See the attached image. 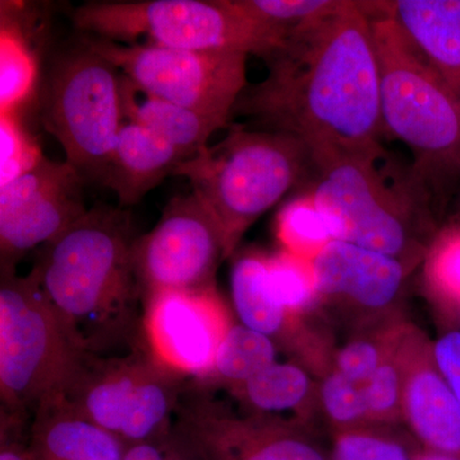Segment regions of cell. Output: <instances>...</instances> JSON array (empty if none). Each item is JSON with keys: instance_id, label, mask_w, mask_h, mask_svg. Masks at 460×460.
Wrapping results in <instances>:
<instances>
[{"instance_id": "cell-15", "label": "cell", "mask_w": 460, "mask_h": 460, "mask_svg": "<svg viewBox=\"0 0 460 460\" xmlns=\"http://www.w3.org/2000/svg\"><path fill=\"white\" fill-rule=\"evenodd\" d=\"M317 305L365 320L389 313L401 298L410 266L395 257L334 241L314 261Z\"/></svg>"}, {"instance_id": "cell-13", "label": "cell", "mask_w": 460, "mask_h": 460, "mask_svg": "<svg viewBox=\"0 0 460 460\" xmlns=\"http://www.w3.org/2000/svg\"><path fill=\"white\" fill-rule=\"evenodd\" d=\"M233 321L217 287L164 290L144 299L140 341L165 370L206 383Z\"/></svg>"}, {"instance_id": "cell-14", "label": "cell", "mask_w": 460, "mask_h": 460, "mask_svg": "<svg viewBox=\"0 0 460 460\" xmlns=\"http://www.w3.org/2000/svg\"><path fill=\"white\" fill-rule=\"evenodd\" d=\"M86 180L69 163L44 157L32 171L0 187L2 275L18 260L59 237L87 213Z\"/></svg>"}, {"instance_id": "cell-26", "label": "cell", "mask_w": 460, "mask_h": 460, "mask_svg": "<svg viewBox=\"0 0 460 460\" xmlns=\"http://www.w3.org/2000/svg\"><path fill=\"white\" fill-rule=\"evenodd\" d=\"M275 233L280 250L311 262L335 241L311 192L296 196L283 205L277 215Z\"/></svg>"}, {"instance_id": "cell-8", "label": "cell", "mask_w": 460, "mask_h": 460, "mask_svg": "<svg viewBox=\"0 0 460 460\" xmlns=\"http://www.w3.org/2000/svg\"><path fill=\"white\" fill-rule=\"evenodd\" d=\"M41 122L87 181H102L124 119L122 74L81 39L51 60Z\"/></svg>"}, {"instance_id": "cell-29", "label": "cell", "mask_w": 460, "mask_h": 460, "mask_svg": "<svg viewBox=\"0 0 460 460\" xmlns=\"http://www.w3.org/2000/svg\"><path fill=\"white\" fill-rule=\"evenodd\" d=\"M317 402L334 432L370 425L362 384L354 383L332 368L317 386Z\"/></svg>"}, {"instance_id": "cell-18", "label": "cell", "mask_w": 460, "mask_h": 460, "mask_svg": "<svg viewBox=\"0 0 460 460\" xmlns=\"http://www.w3.org/2000/svg\"><path fill=\"white\" fill-rule=\"evenodd\" d=\"M187 157L141 124L124 122L100 183L119 201L120 208L138 204L150 190Z\"/></svg>"}, {"instance_id": "cell-30", "label": "cell", "mask_w": 460, "mask_h": 460, "mask_svg": "<svg viewBox=\"0 0 460 460\" xmlns=\"http://www.w3.org/2000/svg\"><path fill=\"white\" fill-rule=\"evenodd\" d=\"M44 157L17 113L0 114V187L32 171Z\"/></svg>"}, {"instance_id": "cell-17", "label": "cell", "mask_w": 460, "mask_h": 460, "mask_svg": "<svg viewBox=\"0 0 460 460\" xmlns=\"http://www.w3.org/2000/svg\"><path fill=\"white\" fill-rule=\"evenodd\" d=\"M29 426L27 445L35 460H124L127 445L63 396L42 402Z\"/></svg>"}, {"instance_id": "cell-21", "label": "cell", "mask_w": 460, "mask_h": 460, "mask_svg": "<svg viewBox=\"0 0 460 460\" xmlns=\"http://www.w3.org/2000/svg\"><path fill=\"white\" fill-rule=\"evenodd\" d=\"M25 3L2 2L0 17V114L18 113L35 93L39 56Z\"/></svg>"}, {"instance_id": "cell-37", "label": "cell", "mask_w": 460, "mask_h": 460, "mask_svg": "<svg viewBox=\"0 0 460 460\" xmlns=\"http://www.w3.org/2000/svg\"><path fill=\"white\" fill-rule=\"evenodd\" d=\"M458 310H459L458 316H459V326H460V305H459V307H458Z\"/></svg>"}, {"instance_id": "cell-19", "label": "cell", "mask_w": 460, "mask_h": 460, "mask_svg": "<svg viewBox=\"0 0 460 460\" xmlns=\"http://www.w3.org/2000/svg\"><path fill=\"white\" fill-rule=\"evenodd\" d=\"M380 8L460 98V0H395Z\"/></svg>"}, {"instance_id": "cell-2", "label": "cell", "mask_w": 460, "mask_h": 460, "mask_svg": "<svg viewBox=\"0 0 460 460\" xmlns=\"http://www.w3.org/2000/svg\"><path fill=\"white\" fill-rule=\"evenodd\" d=\"M135 239L128 211L95 204L40 248L31 274L84 353L102 356L141 334L137 305L144 296L133 269Z\"/></svg>"}, {"instance_id": "cell-6", "label": "cell", "mask_w": 460, "mask_h": 460, "mask_svg": "<svg viewBox=\"0 0 460 460\" xmlns=\"http://www.w3.org/2000/svg\"><path fill=\"white\" fill-rule=\"evenodd\" d=\"M87 356L69 337L31 272L27 277L2 275L3 429L23 431L42 402L65 394Z\"/></svg>"}, {"instance_id": "cell-5", "label": "cell", "mask_w": 460, "mask_h": 460, "mask_svg": "<svg viewBox=\"0 0 460 460\" xmlns=\"http://www.w3.org/2000/svg\"><path fill=\"white\" fill-rule=\"evenodd\" d=\"M83 35L119 44L235 51L268 59L289 30L260 20L238 0H104L72 9Z\"/></svg>"}, {"instance_id": "cell-22", "label": "cell", "mask_w": 460, "mask_h": 460, "mask_svg": "<svg viewBox=\"0 0 460 460\" xmlns=\"http://www.w3.org/2000/svg\"><path fill=\"white\" fill-rule=\"evenodd\" d=\"M317 386L304 366L275 362L230 392L246 414L289 422L284 416H299L302 420L308 416L317 402Z\"/></svg>"}, {"instance_id": "cell-11", "label": "cell", "mask_w": 460, "mask_h": 460, "mask_svg": "<svg viewBox=\"0 0 460 460\" xmlns=\"http://www.w3.org/2000/svg\"><path fill=\"white\" fill-rule=\"evenodd\" d=\"M172 431L198 460H330L305 426L234 413L196 383L181 395Z\"/></svg>"}, {"instance_id": "cell-28", "label": "cell", "mask_w": 460, "mask_h": 460, "mask_svg": "<svg viewBox=\"0 0 460 460\" xmlns=\"http://www.w3.org/2000/svg\"><path fill=\"white\" fill-rule=\"evenodd\" d=\"M268 275L272 296L290 319L313 310L319 302L314 262L280 250L268 255Z\"/></svg>"}, {"instance_id": "cell-10", "label": "cell", "mask_w": 460, "mask_h": 460, "mask_svg": "<svg viewBox=\"0 0 460 460\" xmlns=\"http://www.w3.org/2000/svg\"><path fill=\"white\" fill-rule=\"evenodd\" d=\"M81 39L145 93L226 126L248 86L247 54Z\"/></svg>"}, {"instance_id": "cell-32", "label": "cell", "mask_w": 460, "mask_h": 460, "mask_svg": "<svg viewBox=\"0 0 460 460\" xmlns=\"http://www.w3.org/2000/svg\"><path fill=\"white\" fill-rule=\"evenodd\" d=\"M395 332V329L386 330L384 334L348 341L335 354L332 370L363 385L385 358Z\"/></svg>"}, {"instance_id": "cell-31", "label": "cell", "mask_w": 460, "mask_h": 460, "mask_svg": "<svg viewBox=\"0 0 460 460\" xmlns=\"http://www.w3.org/2000/svg\"><path fill=\"white\" fill-rule=\"evenodd\" d=\"M428 278L445 301L460 305V226L445 230L428 256Z\"/></svg>"}, {"instance_id": "cell-23", "label": "cell", "mask_w": 460, "mask_h": 460, "mask_svg": "<svg viewBox=\"0 0 460 460\" xmlns=\"http://www.w3.org/2000/svg\"><path fill=\"white\" fill-rule=\"evenodd\" d=\"M230 290L239 323L275 341L292 335L296 321L288 316L272 296L268 255L256 251L239 255L230 271Z\"/></svg>"}, {"instance_id": "cell-27", "label": "cell", "mask_w": 460, "mask_h": 460, "mask_svg": "<svg viewBox=\"0 0 460 460\" xmlns=\"http://www.w3.org/2000/svg\"><path fill=\"white\" fill-rule=\"evenodd\" d=\"M422 447L390 426L367 425L335 431L330 460H419Z\"/></svg>"}, {"instance_id": "cell-24", "label": "cell", "mask_w": 460, "mask_h": 460, "mask_svg": "<svg viewBox=\"0 0 460 460\" xmlns=\"http://www.w3.org/2000/svg\"><path fill=\"white\" fill-rule=\"evenodd\" d=\"M278 347L274 339L233 323L224 337L214 371L202 385H226L229 390L243 385L277 361ZM201 384V383H198Z\"/></svg>"}, {"instance_id": "cell-9", "label": "cell", "mask_w": 460, "mask_h": 460, "mask_svg": "<svg viewBox=\"0 0 460 460\" xmlns=\"http://www.w3.org/2000/svg\"><path fill=\"white\" fill-rule=\"evenodd\" d=\"M189 384L162 367L140 341L124 356L89 354L62 396L131 445L172 434Z\"/></svg>"}, {"instance_id": "cell-16", "label": "cell", "mask_w": 460, "mask_h": 460, "mask_svg": "<svg viewBox=\"0 0 460 460\" xmlns=\"http://www.w3.org/2000/svg\"><path fill=\"white\" fill-rule=\"evenodd\" d=\"M402 420L423 449L460 460V405L438 370L432 344L414 337L402 396Z\"/></svg>"}, {"instance_id": "cell-35", "label": "cell", "mask_w": 460, "mask_h": 460, "mask_svg": "<svg viewBox=\"0 0 460 460\" xmlns=\"http://www.w3.org/2000/svg\"><path fill=\"white\" fill-rule=\"evenodd\" d=\"M438 370L452 387L460 405V330L445 332L432 344Z\"/></svg>"}, {"instance_id": "cell-33", "label": "cell", "mask_w": 460, "mask_h": 460, "mask_svg": "<svg viewBox=\"0 0 460 460\" xmlns=\"http://www.w3.org/2000/svg\"><path fill=\"white\" fill-rule=\"evenodd\" d=\"M251 14L290 30L334 11L341 0H238Z\"/></svg>"}, {"instance_id": "cell-25", "label": "cell", "mask_w": 460, "mask_h": 460, "mask_svg": "<svg viewBox=\"0 0 460 460\" xmlns=\"http://www.w3.org/2000/svg\"><path fill=\"white\" fill-rule=\"evenodd\" d=\"M414 337L396 330L385 358L363 384L370 425L393 426L402 420L405 376Z\"/></svg>"}, {"instance_id": "cell-3", "label": "cell", "mask_w": 460, "mask_h": 460, "mask_svg": "<svg viewBox=\"0 0 460 460\" xmlns=\"http://www.w3.org/2000/svg\"><path fill=\"white\" fill-rule=\"evenodd\" d=\"M380 148L338 154L313 163L314 202L329 223L335 241L376 251L411 266L425 255L423 175L392 181L378 162Z\"/></svg>"}, {"instance_id": "cell-34", "label": "cell", "mask_w": 460, "mask_h": 460, "mask_svg": "<svg viewBox=\"0 0 460 460\" xmlns=\"http://www.w3.org/2000/svg\"><path fill=\"white\" fill-rule=\"evenodd\" d=\"M124 460H198L172 431L166 438L157 440L127 445Z\"/></svg>"}, {"instance_id": "cell-36", "label": "cell", "mask_w": 460, "mask_h": 460, "mask_svg": "<svg viewBox=\"0 0 460 460\" xmlns=\"http://www.w3.org/2000/svg\"><path fill=\"white\" fill-rule=\"evenodd\" d=\"M419 460H456L452 456H443V454L429 452V450H420Z\"/></svg>"}, {"instance_id": "cell-1", "label": "cell", "mask_w": 460, "mask_h": 460, "mask_svg": "<svg viewBox=\"0 0 460 460\" xmlns=\"http://www.w3.org/2000/svg\"><path fill=\"white\" fill-rule=\"evenodd\" d=\"M265 62L268 75L246 87L233 117L292 136L313 163L383 148L371 2L341 0L334 11L293 27Z\"/></svg>"}, {"instance_id": "cell-12", "label": "cell", "mask_w": 460, "mask_h": 460, "mask_svg": "<svg viewBox=\"0 0 460 460\" xmlns=\"http://www.w3.org/2000/svg\"><path fill=\"white\" fill-rule=\"evenodd\" d=\"M223 260L222 230L193 192L172 198L156 226L132 246L133 269L144 299L164 290L214 287Z\"/></svg>"}, {"instance_id": "cell-4", "label": "cell", "mask_w": 460, "mask_h": 460, "mask_svg": "<svg viewBox=\"0 0 460 460\" xmlns=\"http://www.w3.org/2000/svg\"><path fill=\"white\" fill-rule=\"evenodd\" d=\"M310 169V151L292 136L230 124L222 141L181 163L174 175L187 178L214 215L229 259L248 228Z\"/></svg>"}, {"instance_id": "cell-7", "label": "cell", "mask_w": 460, "mask_h": 460, "mask_svg": "<svg viewBox=\"0 0 460 460\" xmlns=\"http://www.w3.org/2000/svg\"><path fill=\"white\" fill-rule=\"evenodd\" d=\"M380 68L384 133L419 156L420 174L443 169L460 177V98L429 66L380 2H371Z\"/></svg>"}, {"instance_id": "cell-20", "label": "cell", "mask_w": 460, "mask_h": 460, "mask_svg": "<svg viewBox=\"0 0 460 460\" xmlns=\"http://www.w3.org/2000/svg\"><path fill=\"white\" fill-rule=\"evenodd\" d=\"M124 119L141 124L181 151L187 160L204 153L215 132L229 126L198 111L178 107L136 86L122 75Z\"/></svg>"}]
</instances>
